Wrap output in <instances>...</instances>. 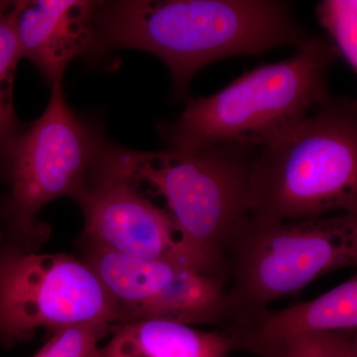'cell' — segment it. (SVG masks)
<instances>
[{"mask_svg": "<svg viewBox=\"0 0 357 357\" xmlns=\"http://www.w3.org/2000/svg\"><path fill=\"white\" fill-rule=\"evenodd\" d=\"M281 0H119L100 1L89 57L117 49L153 54L185 98L192 77L232 56L261 55L316 38Z\"/></svg>", "mask_w": 357, "mask_h": 357, "instance_id": "6da1fadb", "label": "cell"}, {"mask_svg": "<svg viewBox=\"0 0 357 357\" xmlns=\"http://www.w3.org/2000/svg\"><path fill=\"white\" fill-rule=\"evenodd\" d=\"M338 57L333 43L316 37L292 57L258 66L213 95L187 98L175 121L159 126L166 150L276 142L330 98V73Z\"/></svg>", "mask_w": 357, "mask_h": 357, "instance_id": "7a4b0ae2", "label": "cell"}, {"mask_svg": "<svg viewBox=\"0 0 357 357\" xmlns=\"http://www.w3.org/2000/svg\"><path fill=\"white\" fill-rule=\"evenodd\" d=\"M249 218L307 220L357 213V105L332 96L281 139L260 148Z\"/></svg>", "mask_w": 357, "mask_h": 357, "instance_id": "3957f363", "label": "cell"}, {"mask_svg": "<svg viewBox=\"0 0 357 357\" xmlns=\"http://www.w3.org/2000/svg\"><path fill=\"white\" fill-rule=\"evenodd\" d=\"M114 146L72 109L62 83L54 84L43 114L26 126L0 169V239L39 251L51 232L40 211L61 197L76 201L105 170Z\"/></svg>", "mask_w": 357, "mask_h": 357, "instance_id": "277c9868", "label": "cell"}, {"mask_svg": "<svg viewBox=\"0 0 357 357\" xmlns=\"http://www.w3.org/2000/svg\"><path fill=\"white\" fill-rule=\"evenodd\" d=\"M259 149L217 145L144 152L119 146L116 164L129 182L165 199L185 236L227 267L230 248L249 220V183Z\"/></svg>", "mask_w": 357, "mask_h": 357, "instance_id": "5b68a950", "label": "cell"}, {"mask_svg": "<svg viewBox=\"0 0 357 357\" xmlns=\"http://www.w3.org/2000/svg\"><path fill=\"white\" fill-rule=\"evenodd\" d=\"M227 262L232 326L326 274L356 266L357 213L284 222L249 218Z\"/></svg>", "mask_w": 357, "mask_h": 357, "instance_id": "8992f818", "label": "cell"}, {"mask_svg": "<svg viewBox=\"0 0 357 357\" xmlns=\"http://www.w3.org/2000/svg\"><path fill=\"white\" fill-rule=\"evenodd\" d=\"M119 321L114 301L84 259L0 239V347L24 342L41 328Z\"/></svg>", "mask_w": 357, "mask_h": 357, "instance_id": "52a82bcc", "label": "cell"}, {"mask_svg": "<svg viewBox=\"0 0 357 357\" xmlns=\"http://www.w3.org/2000/svg\"><path fill=\"white\" fill-rule=\"evenodd\" d=\"M114 150L107 168L76 199L84 218V243L146 261L171 263L227 277V265L199 250L168 211L152 203L117 170Z\"/></svg>", "mask_w": 357, "mask_h": 357, "instance_id": "ba28073f", "label": "cell"}, {"mask_svg": "<svg viewBox=\"0 0 357 357\" xmlns=\"http://www.w3.org/2000/svg\"><path fill=\"white\" fill-rule=\"evenodd\" d=\"M84 261L109 291L119 324L163 319L227 328L229 279L171 263L146 261L86 244Z\"/></svg>", "mask_w": 357, "mask_h": 357, "instance_id": "9c48e42d", "label": "cell"}, {"mask_svg": "<svg viewBox=\"0 0 357 357\" xmlns=\"http://www.w3.org/2000/svg\"><path fill=\"white\" fill-rule=\"evenodd\" d=\"M98 4L89 0L11 1L21 58L31 61L52 86L62 83L70 61L89 55Z\"/></svg>", "mask_w": 357, "mask_h": 357, "instance_id": "30bf717a", "label": "cell"}, {"mask_svg": "<svg viewBox=\"0 0 357 357\" xmlns=\"http://www.w3.org/2000/svg\"><path fill=\"white\" fill-rule=\"evenodd\" d=\"M357 330V276L307 302L281 310H262L223 328L231 351L258 357H285L288 342L307 333Z\"/></svg>", "mask_w": 357, "mask_h": 357, "instance_id": "8fae6325", "label": "cell"}, {"mask_svg": "<svg viewBox=\"0 0 357 357\" xmlns=\"http://www.w3.org/2000/svg\"><path fill=\"white\" fill-rule=\"evenodd\" d=\"M102 357H227L231 342L225 331L204 332L163 319L116 324Z\"/></svg>", "mask_w": 357, "mask_h": 357, "instance_id": "7c38bea8", "label": "cell"}, {"mask_svg": "<svg viewBox=\"0 0 357 357\" xmlns=\"http://www.w3.org/2000/svg\"><path fill=\"white\" fill-rule=\"evenodd\" d=\"M21 59L11 18V1H0V169L27 126L18 119L13 102L14 77Z\"/></svg>", "mask_w": 357, "mask_h": 357, "instance_id": "4fadbf2b", "label": "cell"}, {"mask_svg": "<svg viewBox=\"0 0 357 357\" xmlns=\"http://www.w3.org/2000/svg\"><path fill=\"white\" fill-rule=\"evenodd\" d=\"M316 14L319 24L332 37L340 57L356 74V0H324L317 6Z\"/></svg>", "mask_w": 357, "mask_h": 357, "instance_id": "5bb4252c", "label": "cell"}, {"mask_svg": "<svg viewBox=\"0 0 357 357\" xmlns=\"http://www.w3.org/2000/svg\"><path fill=\"white\" fill-rule=\"evenodd\" d=\"M112 326L96 323L60 328L33 357H91L100 351L98 344L112 333Z\"/></svg>", "mask_w": 357, "mask_h": 357, "instance_id": "9a60e30c", "label": "cell"}, {"mask_svg": "<svg viewBox=\"0 0 357 357\" xmlns=\"http://www.w3.org/2000/svg\"><path fill=\"white\" fill-rule=\"evenodd\" d=\"M285 357H357V332L335 330L304 333L288 342Z\"/></svg>", "mask_w": 357, "mask_h": 357, "instance_id": "2e32d148", "label": "cell"}]
</instances>
